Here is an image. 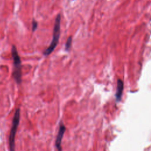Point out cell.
I'll return each mask as SVG.
<instances>
[{
	"instance_id": "cell-1",
	"label": "cell",
	"mask_w": 151,
	"mask_h": 151,
	"mask_svg": "<svg viewBox=\"0 0 151 151\" xmlns=\"http://www.w3.org/2000/svg\"><path fill=\"white\" fill-rule=\"evenodd\" d=\"M60 23H61V15L60 14H58L55 19L52 41L50 45L48 46V47L43 52V54L45 56L49 55L54 50V49L55 48L56 46L58 44L60 35Z\"/></svg>"
},
{
	"instance_id": "cell-2",
	"label": "cell",
	"mask_w": 151,
	"mask_h": 151,
	"mask_svg": "<svg viewBox=\"0 0 151 151\" xmlns=\"http://www.w3.org/2000/svg\"><path fill=\"white\" fill-rule=\"evenodd\" d=\"M11 54L13 60V70L12 77L17 84L21 83L22 73H21V61L17 48L15 45H12L11 49Z\"/></svg>"
},
{
	"instance_id": "cell-3",
	"label": "cell",
	"mask_w": 151,
	"mask_h": 151,
	"mask_svg": "<svg viewBox=\"0 0 151 151\" xmlns=\"http://www.w3.org/2000/svg\"><path fill=\"white\" fill-rule=\"evenodd\" d=\"M20 120V109H16L12 121V126L9 136V151H15V138L19 126Z\"/></svg>"
},
{
	"instance_id": "cell-4",
	"label": "cell",
	"mask_w": 151,
	"mask_h": 151,
	"mask_svg": "<svg viewBox=\"0 0 151 151\" xmlns=\"http://www.w3.org/2000/svg\"><path fill=\"white\" fill-rule=\"evenodd\" d=\"M65 130H66L65 126H64L63 122L61 121L60 123L58 132V133H57V135L56 137V139H55V147L58 151H62L61 142H62V139L63 138Z\"/></svg>"
},
{
	"instance_id": "cell-5",
	"label": "cell",
	"mask_w": 151,
	"mask_h": 151,
	"mask_svg": "<svg viewBox=\"0 0 151 151\" xmlns=\"http://www.w3.org/2000/svg\"><path fill=\"white\" fill-rule=\"evenodd\" d=\"M123 87H124V84L123 81L121 79L119 78L117 81V88H116V91L115 94L116 102H119L122 100Z\"/></svg>"
},
{
	"instance_id": "cell-6",
	"label": "cell",
	"mask_w": 151,
	"mask_h": 151,
	"mask_svg": "<svg viewBox=\"0 0 151 151\" xmlns=\"http://www.w3.org/2000/svg\"><path fill=\"white\" fill-rule=\"evenodd\" d=\"M71 42H72V37L70 36L66 41V43L65 44V50L67 51H68L71 48Z\"/></svg>"
},
{
	"instance_id": "cell-7",
	"label": "cell",
	"mask_w": 151,
	"mask_h": 151,
	"mask_svg": "<svg viewBox=\"0 0 151 151\" xmlns=\"http://www.w3.org/2000/svg\"><path fill=\"white\" fill-rule=\"evenodd\" d=\"M37 27H38V22L35 19H33L32 21V32L35 31L37 29Z\"/></svg>"
}]
</instances>
